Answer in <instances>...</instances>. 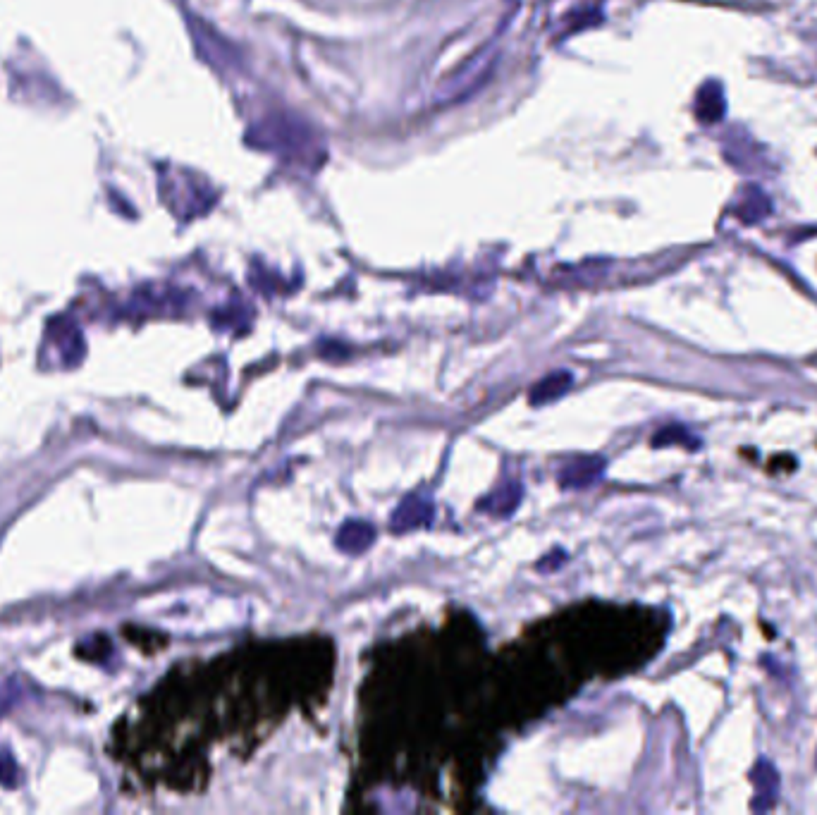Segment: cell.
Returning a JSON list of instances; mask_svg holds the SVG:
<instances>
[{
	"label": "cell",
	"instance_id": "1",
	"mask_svg": "<svg viewBox=\"0 0 817 815\" xmlns=\"http://www.w3.org/2000/svg\"><path fill=\"white\" fill-rule=\"evenodd\" d=\"M249 142L256 149L273 151L275 156L306 165H313L316 158L323 156L316 132L292 115H268L249 132Z\"/></svg>",
	"mask_w": 817,
	"mask_h": 815
},
{
	"label": "cell",
	"instance_id": "2",
	"mask_svg": "<svg viewBox=\"0 0 817 815\" xmlns=\"http://www.w3.org/2000/svg\"><path fill=\"white\" fill-rule=\"evenodd\" d=\"M161 189L177 216H196L213 204V196L204 182L189 175H165Z\"/></svg>",
	"mask_w": 817,
	"mask_h": 815
},
{
	"label": "cell",
	"instance_id": "3",
	"mask_svg": "<svg viewBox=\"0 0 817 815\" xmlns=\"http://www.w3.org/2000/svg\"><path fill=\"white\" fill-rule=\"evenodd\" d=\"M435 519V502L426 490H419V493H411L397 505V510L392 512L390 519V529L397 536L409 531H419L426 529V526L433 524Z\"/></svg>",
	"mask_w": 817,
	"mask_h": 815
},
{
	"label": "cell",
	"instance_id": "4",
	"mask_svg": "<svg viewBox=\"0 0 817 815\" xmlns=\"http://www.w3.org/2000/svg\"><path fill=\"white\" fill-rule=\"evenodd\" d=\"M602 471H605V459L602 457H579L571 459V462H567L559 469L557 481L564 490L588 488L598 479H602Z\"/></svg>",
	"mask_w": 817,
	"mask_h": 815
},
{
	"label": "cell",
	"instance_id": "5",
	"mask_svg": "<svg viewBox=\"0 0 817 815\" xmlns=\"http://www.w3.org/2000/svg\"><path fill=\"white\" fill-rule=\"evenodd\" d=\"M693 113L700 125H715L727 115V98H724V87L717 79H710L698 89L696 101H693Z\"/></svg>",
	"mask_w": 817,
	"mask_h": 815
},
{
	"label": "cell",
	"instance_id": "6",
	"mask_svg": "<svg viewBox=\"0 0 817 815\" xmlns=\"http://www.w3.org/2000/svg\"><path fill=\"white\" fill-rule=\"evenodd\" d=\"M521 498H524V488L521 483L507 481L502 486H497L493 493L485 495V498L478 502V512H485L488 517L495 519H507L516 512V507L521 505Z\"/></svg>",
	"mask_w": 817,
	"mask_h": 815
},
{
	"label": "cell",
	"instance_id": "7",
	"mask_svg": "<svg viewBox=\"0 0 817 815\" xmlns=\"http://www.w3.org/2000/svg\"><path fill=\"white\" fill-rule=\"evenodd\" d=\"M734 218L743 225H755L760 220H765L772 213V201L767 199V194L760 187L746 185L741 189L739 199H736L734 208H731Z\"/></svg>",
	"mask_w": 817,
	"mask_h": 815
},
{
	"label": "cell",
	"instance_id": "8",
	"mask_svg": "<svg viewBox=\"0 0 817 815\" xmlns=\"http://www.w3.org/2000/svg\"><path fill=\"white\" fill-rule=\"evenodd\" d=\"M373 541H376V526L361 522V519L344 522L335 536L337 548L344 555H364Z\"/></svg>",
	"mask_w": 817,
	"mask_h": 815
},
{
	"label": "cell",
	"instance_id": "9",
	"mask_svg": "<svg viewBox=\"0 0 817 815\" xmlns=\"http://www.w3.org/2000/svg\"><path fill=\"white\" fill-rule=\"evenodd\" d=\"M758 144H753V139L748 137L746 132L734 130V134H729L727 139V149H724V158L739 170H758L763 165V156H753V153H760Z\"/></svg>",
	"mask_w": 817,
	"mask_h": 815
},
{
	"label": "cell",
	"instance_id": "10",
	"mask_svg": "<svg viewBox=\"0 0 817 815\" xmlns=\"http://www.w3.org/2000/svg\"><path fill=\"white\" fill-rule=\"evenodd\" d=\"M571 385H574V376H571L569 371H555L550 373L548 378H543L538 385H533V390L528 392V402H531L533 407L552 404L562 395H567Z\"/></svg>",
	"mask_w": 817,
	"mask_h": 815
},
{
	"label": "cell",
	"instance_id": "11",
	"mask_svg": "<svg viewBox=\"0 0 817 815\" xmlns=\"http://www.w3.org/2000/svg\"><path fill=\"white\" fill-rule=\"evenodd\" d=\"M564 562H567V553H562V550H552V553L545 557V560L538 562V569H540V572L550 574V572H557V569L562 567Z\"/></svg>",
	"mask_w": 817,
	"mask_h": 815
}]
</instances>
